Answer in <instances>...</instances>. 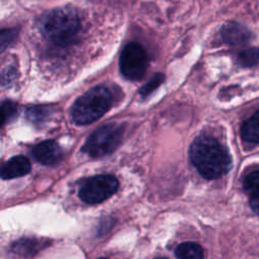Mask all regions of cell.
I'll list each match as a JSON object with an SVG mask.
<instances>
[{
    "mask_svg": "<svg viewBox=\"0 0 259 259\" xmlns=\"http://www.w3.org/2000/svg\"><path fill=\"white\" fill-rule=\"evenodd\" d=\"M189 157L198 171L206 179H215L231 168V157L226 148L211 137H199L190 146Z\"/></svg>",
    "mask_w": 259,
    "mask_h": 259,
    "instance_id": "1",
    "label": "cell"
},
{
    "mask_svg": "<svg viewBox=\"0 0 259 259\" xmlns=\"http://www.w3.org/2000/svg\"><path fill=\"white\" fill-rule=\"evenodd\" d=\"M40 30L49 40L60 46H67L73 42L79 34L81 22L73 10L57 9L42 18Z\"/></svg>",
    "mask_w": 259,
    "mask_h": 259,
    "instance_id": "2",
    "label": "cell"
},
{
    "mask_svg": "<svg viewBox=\"0 0 259 259\" xmlns=\"http://www.w3.org/2000/svg\"><path fill=\"white\" fill-rule=\"evenodd\" d=\"M112 95L104 86H96L80 96L72 106V117L77 124H88L101 117L110 107Z\"/></svg>",
    "mask_w": 259,
    "mask_h": 259,
    "instance_id": "3",
    "label": "cell"
},
{
    "mask_svg": "<svg viewBox=\"0 0 259 259\" xmlns=\"http://www.w3.org/2000/svg\"><path fill=\"white\" fill-rule=\"evenodd\" d=\"M123 128L119 124L108 123L98 127L87 139L83 152L91 157H102L112 153L120 144Z\"/></svg>",
    "mask_w": 259,
    "mask_h": 259,
    "instance_id": "4",
    "label": "cell"
},
{
    "mask_svg": "<svg viewBox=\"0 0 259 259\" xmlns=\"http://www.w3.org/2000/svg\"><path fill=\"white\" fill-rule=\"evenodd\" d=\"M117 188L118 181L114 176L109 174L96 175L86 180L79 191V195L86 203H99L113 195Z\"/></svg>",
    "mask_w": 259,
    "mask_h": 259,
    "instance_id": "5",
    "label": "cell"
},
{
    "mask_svg": "<svg viewBox=\"0 0 259 259\" xmlns=\"http://www.w3.org/2000/svg\"><path fill=\"white\" fill-rule=\"evenodd\" d=\"M119 66L124 77L131 80L141 79L148 67V57L145 49L138 42H128L121 52Z\"/></svg>",
    "mask_w": 259,
    "mask_h": 259,
    "instance_id": "6",
    "label": "cell"
},
{
    "mask_svg": "<svg viewBox=\"0 0 259 259\" xmlns=\"http://www.w3.org/2000/svg\"><path fill=\"white\" fill-rule=\"evenodd\" d=\"M31 153L36 161L44 165H54L62 157V151L55 141H44L35 145Z\"/></svg>",
    "mask_w": 259,
    "mask_h": 259,
    "instance_id": "7",
    "label": "cell"
},
{
    "mask_svg": "<svg viewBox=\"0 0 259 259\" xmlns=\"http://www.w3.org/2000/svg\"><path fill=\"white\" fill-rule=\"evenodd\" d=\"M223 40L231 46H239L250 40L252 34L243 25L237 22H229L222 27Z\"/></svg>",
    "mask_w": 259,
    "mask_h": 259,
    "instance_id": "8",
    "label": "cell"
},
{
    "mask_svg": "<svg viewBox=\"0 0 259 259\" xmlns=\"http://www.w3.org/2000/svg\"><path fill=\"white\" fill-rule=\"evenodd\" d=\"M30 171V162L24 156H16L8 160L1 169L3 179H13L26 175Z\"/></svg>",
    "mask_w": 259,
    "mask_h": 259,
    "instance_id": "9",
    "label": "cell"
},
{
    "mask_svg": "<svg viewBox=\"0 0 259 259\" xmlns=\"http://www.w3.org/2000/svg\"><path fill=\"white\" fill-rule=\"evenodd\" d=\"M241 136L247 142L259 143V110L243 122Z\"/></svg>",
    "mask_w": 259,
    "mask_h": 259,
    "instance_id": "10",
    "label": "cell"
},
{
    "mask_svg": "<svg viewBox=\"0 0 259 259\" xmlns=\"http://www.w3.org/2000/svg\"><path fill=\"white\" fill-rule=\"evenodd\" d=\"M175 255L178 259H203V249L193 242H184L177 246Z\"/></svg>",
    "mask_w": 259,
    "mask_h": 259,
    "instance_id": "11",
    "label": "cell"
},
{
    "mask_svg": "<svg viewBox=\"0 0 259 259\" xmlns=\"http://www.w3.org/2000/svg\"><path fill=\"white\" fill-rule=\"evenodd\" d=\"M238 62L244 67H252L259 62V49L250 48L243 50L238 55Z\"/></svg>",
    "mask_w": 259,
    "mask_h": 259,
    "instance_id": "12",
    "label": "cell"
},
{
    "mask_svg": "<svg viewBox=\"0 0 259 259\" xmlns=\"http://www.w3.org/2000/svg\"><path fill=\"white\" fill-rule=\"evenodd\" d=\"M244 188L251 197H259V170L251 172L246 176Z\"/></svg>",
    "mask_w": 259,
    "mask_h": 259,
    "instance_id": "13",
    "label": "cell"
},
{
    "mask_svg": "<svg viewBox=\"0 0 259 259\" xmlns=\"http://www.w3.org/2000/svg\"><path fill=\"white\" fill-rule=\"evenodd\" d=\"M164 81V75L158 73L155 74L141 89H140V94L142 96H147L149 95L151 92H153L162 82Z\"/></svg>",
    "mask_w": 259,
    "mask_h": 259,
    "instance_id": "14",
    "label": "cell"
},
{
    "mask_svg": "<svg viewBox=\"0 0 259 259\" xmlns=\"http://www.w3.org/2000/svg\"><path fill=\"white\" fill-rule=\"evenodd\" d=\"M1 116H2V124L5 122L9 121L17 112V105L10 101V100H5L2 102L1 105Z\"/></svg>",
    "mask_w": 259,
    "mask_h": 259,
    "instance_id": "15",
    "label": "cell"
},
{
    "mask_svg": "<svg viewBox=\"0 0 259 259\" xmlns=\"http://www.w3.org/2000/svg\"><path fill=\"white\" fill-rule=\"evenodd\" d=\"M16 36V31L13 29H3L1 31V45L2 49H4L5 46L10 44Z\"/></svg>",
    "mask_w": 259,
    "mask_h": 259,
    "instance_id": "16",
    "label": "cell"
},
{
    "mask_svg": "<svg viewBox=\"0 0 259 259\" xmlns=\"http://www.w3.org/2000/svg\"><path fill=\"white\" fill-rule=\"evenodd\" d=\"M45 112H46V110L40 107H33V108H29V110L27 111V115L32 120L40 119L41 117H44Z\"/></svg>",
    "mask_w": 259,
    "mask_h": 259,
    "instance_id": "17",
    "label": "cell"
},
{
    "mask_svg": "<svg viewBox=\"0 0 259 259\" xmlns=\"http://www.w3.org/2000/svg\"><path fill=\"white\" fill-rule=\"evenodd\" d=\"M250 205L254 212L259 214V197H251L250 198Z\"/></svg>",
    "mask_w": 259,
    "mask_h": 259,
    "instance_id": "18",
    "label": "cell"
},
{
    "mask_svg": "<svg viewBox=\"0 0 259 259\" xmlns=\"http://www.w3.org/2000/svg\"><path fill=\"white\" fill-rule=\"evenodd\" d=\"M158 259H166V258H158Z\"/></svg>",
    "mask_w": 259,
    "mask_h": 259,
    "instance_id": "19",
    "label": "cell"
},
{
    "mask_svg": "<svg viewBox=\"0 0 259 259\" xmlns=\"http://www.w3.org/2000/svg\"><path fill=\"white\" fill-rule=\"evenodd\" d=\"M100 259H106V258H100Z\"/></svg>",
    "mask_w": 259,
    "mask_h": 259,
    "instance_id": "20",
    "label": "cell"
}]
</instances>
